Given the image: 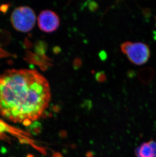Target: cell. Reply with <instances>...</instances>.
I'll list each match as a JSON object with an SVG mask.
<instances>
[{
	"label": "cell",
	"instance_id": "7a4b0ae2",
	"mask_svg": "<svg viewBox=\"0 0 156 157\" xmlns=\"http://www.w3.org/2000/svg\"><path fill=\"white\" fill-rule=\"evenodd\" d=\"M36 21L35 12L28 6L16 8L11 16V22L18 31L26 33L34 28Z\"/></svg>",
	"mask_w": 156,
	"mask_h": 157
},
{
	"label": "cell",
	"instance_id": "3957f363",
	"mask_svg": "<svg viewBox=\"0 0 156 157\" xmlns=\"http://www.w3.org/2000/svg\"><path fill=\"white\" fill-rule=\"evenodd\" d=\"M121 50L131 62L140 65L147 62L150 57L149 46L142 42H125L121 46Z\"/></svg>",
	"mask_w": 156,
	"mask_h": 157
},
{
	"label": "cell",
	"instance_id": "277c9868",
	"mask_svg": "<svg viewBox=\"0 0 156 157\" xmlns=\"http://www.w3.org/2000/svg\"><path fill=\"white\" fill-rule=\"evenodd\" d=\"M60 20L56 13L50 10H43L38 17L39 27L42 31L51 33L57 30Z\"/></svg>",
	"mask_w": 156,
	"mask_h": 157
},
{
	"label": "cell",
	"instance_id": "8992f818",
	"mask_svg": "<svg viewBox=\"0 0 156 157\" xmlns=\"http://www.w3.org/2000/svg\"><path fill=\"white\" fill-rule=\"evenodd\" d=\"M96 78L98 82H102L105 81V79H106V77L103 72H100L97 73V74L96 75Z\"/></svg>",
	"mask_w": 156,
	"mask_h": 157
},
{
	"label": "cell",
	"instance_id": "52a82bcc",
	"mask_svg": "<svg viewBox=\"0 0 156 157\" xmlns=\"http://www.w3.org/2000/svg\"><path fill=\"white\" fill-rule=\"evenodd\" d=\"M148 143L152 147L154 156L156 157V142H155V141H154L153 140H150V141H148Z\"/></svg>",
	"mask_w": 156,
	"mask_h": 157
},
{
	"label": "cell",
	"instance_id": "6da1fadb",
	"mask_svg": "<svg viewBox=\"0 0 156 157\" xmlns=\"http://www.w3.org/2000/svg\"><path fill=\"white\" fill-rule=\"evenodd\" d=\"M51 99L49 84L35 70L11 69L0 74V116L28 125L38 120Z\"/></svg>",
	"mask_w": 156,
	"mask_h": 157
},
{
	"label": "cell",
	"instance_id": "5b68a950",
	"mask_svg": "<svg viewBox=\"0 0 156 157\" xmlns=\"http://www.w3.org/2000/svg\"><path fill=\"white\" fill-rule=\"evenodd\" d=\"M136 157H155L152 147L148 142H143L136 148Z\"/></svg>",
	"mask_w": 156,
	"mask_h": 157
}]
</instances>
